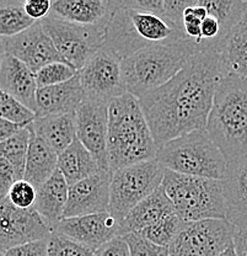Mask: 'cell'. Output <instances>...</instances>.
I'll return each instance as SVG.
<instances>
[{
  "instance_id": "6da1fadb",
  "label": "cell",
  "mask_w": 247,
  "mask_h": 256,
  "mask_svg": "<svg viewBox=\"0 0 247 256\" xmlns=\"http://www.w3.org/2000/svg\"><path fill=\"white\" fill-rule=\"evenodd\" d=\"M225 76L219 50L204 48L169 82L140 98L156 148L193 130H206L215 90Z\"/></svg>"
},
{
  "instance_id": "7a4b0ae2",
  "label": "cell",
  "mask_w": 247,
  "mask_h": 256,
  "mask_svg": "<svg viewBox=\"0 0 247 256\" xmlns=\"http://www.w3.org/2000/svg\"><path fill=\"white\" fill-rule=\"evenodd\" d=\"M179 42L191 41L182 26L166 14L140 8L135 0L115 2V10L105 30L103 47L121 60L144 48Z\"/></svg>"
},
{
  "instance_id": "3957f363",
  "label": "cell",
  "mask_w": 247,
  "mask_h": 256,
  "mask_svg": "<svg viewBox=\"0 0 247 256\" xmlns=\"http://www.w3.org/2000/svg\"><path fill=\"white\" fill-rule=\"evenodd\" d=\"M156 148L139 98L124 94L108 105L107 154L111 174L155 159Z\"/></svg>"
},
{
  "instance_id": "277c9868",
  "label": "cell",
  "mask_w": 247,
  "mask_h": 256,
  "mask_svg": "<svg viewBox=\"0 0 247 256\" xmlns=\"http://www.w3.org/2000/svg\"><path fill=\"white\" fill-rule=\"evenodd\" d=\"M206 130L228 162L247 156V78L234 74L223 76Z\"/></svg>"
},
{
  "instance_id": "5b68a950",
  "label": "cell",
  "mask_w": 247,
  "mask_h": 256,
  "mask_svg": "<svg viewBox=\"0 0 247 256\" xmlns=\"http://www.w3.org/2000/svg\"><path fill=\"white\" fill-rule=\"evenodd\" d=\"M198 50L192 42H179L144 48L124 58L121 68L126 92L140 100L176 76Z\"/></svg>"
},
{
  "instance_id": "8992f818",
  "label": "cell",
  "mask_w": 247,
  "mask_h": 256,
  "mask_svg": "<svg viewBox=\"0 0 247 256\" xmlns=\"http://www.w3.org/2000/svg\"><path fill=\"white\" fill-rule=\"evenodd\" d=\"M155 160L177 174L222 180L228 162L206 130H193L164 144Z\"/></svg>"
},
{
  "instance_id": "52a82bcc",
  "label": "cell",
  "mask_w": 247,
  "mask_h": 256,
  "mask_svg": "<svg viewBox=\"0 0 247 256\" xmlns=\"http://www.w3.org/2000/svg\"><path fill=\"white\" fill-rule=\"evenodd\" d=\"M161 186L175 212L185 223L227 220L224 191L220 180L177 174L165 170Z\"/></svg>"
},
{
  "instance_id": "ba28073f",
  "label": "cell",
  "mask_w": 247,
  "mask_h": 256,
  "mask_svg": "<svg viewBox=\"0 0 247 256\" xmlns=\"http://www.w3.org/2000/svg\"><path fill=\"white\" fill-rule=\"evenodd\" d=\"M165 169L155 159L122 168L112 174L108 213L121 223L135 206L161 186Z\"/></svg>"
},
{
  "instance_id": "9c48e42d",
  "label": "cell",
  "mask_w": 247,
  "mask_h": 256,
  "mask_svg": "<svg viewBox=\"0 0 247 256\" xmlns=\"http://www.w3.org/2000/svg\"><path fill=\"white\" fill-rule=\"evenodd\" d=\"M41 25L62 60L78 72L103 46L105 30L75 25L49 15L41 20Z\"/></svg>"
},
{
  "instance_id": "30bf717a",
  "label": "cell",
  "mask_w": 247,
  "mask_h": 256,
  "mask_svg": "<svg viewBox=\"0 0 247 256\" xmlns=\"http://www.w3.org/2000/svg\"><path fill=\"white\" fill-rule=\"evenodd\" d=\"M235 229L227 220L186 223L169 245V256H219L233 244Z\"/></svg>"
},
{
  "instance_id": "8fae6325",
  "label": "cell",
  "mask_w": 247,
  "mask_h": 256,
  "mask_svg": "<svg viewBox=\"0 0 247 256\" xmlns=\"http://www.w3.org/2000/svg\"><path fill=\"white\" fill-rule=\"evenodd\" d=\"M78 74L85 98L110 104L113 98L127 94L121 60L103 46L85 63Z\"/></svg>"
},
{
  "instance_id": "7c38bea8",
  "label": "cell",
  "mask_w": 247,
  "mask_h": 256,
  "mask_svg": "<svg viewBox=\"0 0 247 256\" xmlns=\"http://www.w3.org/2000/svg\"><path fill=\"white\" fill-rule=\"evenodd\" d=\"M52 229L42 220L34 208L15 207L7 197L0 198V252L48 239Z\"/></svg>"
},
{
  "instance_id": "4fadbf2b",
  "label": "cell",
  "mask_w": 247,
  "mask_h": 256,
  "mask_svg": "<svg viewBox=\"0 0 247 256\" xmlns=\"http://www.w3.org/2000/svg\"><path fill=\"white\" fill-rule=\"evenodd\" d=\"M108 105L110 104L103 101L85 98L75 114L76 140L91 153L105 172H110L107 154Z\"/></svg>"
},
{
  "instance_id": "5bb4252c",
  "label": "cell",
  "mask_w": 247,
  "mask_h": 256,
  "mask_svg": "<svg viewBox=\"0 0 247 256\" xmlns=\"http://www.w3.org/2000/svg\"><path fill=\"white\" fill-rule=\"evenodd\" d=\"M1 46L5 54L17 58L34 74L47 64L64 62L50 37L42 28L41 21L34 22L30 28L17 36L1 38Z\"/></svg>"
},
{
  "instance_id": "9a60e30c",
  "label": "cell",
  "mask_w": 247,
  "mask_h": 256,
  "mask_svg": "<svg viewBox=\"0 0 247 256\" xmlns=\"http://www.w3.org/2000/svg\"><path fill=\"white\" fill-rule=\"evenodd\" d=\"M119 223L108 212L80 217L63 218L54 226L52 233L66 238L96 252L102 245L118 236Z\"/></svg>"
},
{
  "instance_id": "2e32d148",
  "label": "cell",
  "mask_w": 247,
  "mask_h": 256,
  "mask_svg": "<svg viewBox=\"0 0 247 256\" xmlns=\"http://www.w3.org/2000/svg\"><path fill=\"white\" fill-rule=\"evenodd\" d=\"M111 178L112 174L110 172L102 170L99 174L70 186L63 218L108 212Z\"/></svg>"
},
{
  "instance_id": "e0dca14e",
  "label": "cell",
  "mask_w": 247,
  "mask_h": 256,
  "mask_svg": "<svg viewBox=\"0 0 247 256\" xmlns=\"http://www.w3.org/2000/svg\"><path fill=\"white\" fill-rule=\"evenodd\" d=\"M115 10L112 0H55L49 16L85 28L106 30Z\"/></svg>"
},
{
  "instance_id": "ac0fdd59",
  "label": "cell",
  "mask_w": 247,
  "mask_h": 256,
  "mask_svg": "<svg viewBox=\"0 0 247 256\" xmlns=\"http://www.w3.org/2000/svg\"><path fill=\"white\" fill-rule=\"evenodd\" d=\"M227 220L235 228L247 226V156L229 162L222 180Z\"/></svg>"
},
{
  "instance_id": "d6986e66",
  "label": "cell",
  "mask_w": 247,
  "mask_h": 256,
  "mask_svg": "<svg viewBox=\"0 0 247 256\" xmlns=\"http://www.w3.org/2000/svg\"><path fill=\"white\" fill-rule=\"evenodd\" d=\"M85 98L79 74L73 79L53 86L38 88L36 92V117L76 114Z\"/></svg>"
},
{
  "instance_id": "ffe728a7",
  "label": "cell",
  "mask_w": 247,
  "mask_h": 256,
  "mask_svg": "<svg viewBox=\"0 0 247 256\" xmlns=\"http://www.w3.org/2000/svg\"><path fill=\"white\" fill-rule=\"evenodd\" d=\"M0 89L34 114L36 92L38 89L36 76L25 63L10 54H5L0 64Z\"/></svg>"
},
{
  "instance_id": "44dd1931",
  "label": "cell",
  "mask_w": 247,
  "mask_h": 256,
  "mask_svg": "<svg viewBox=\"0 0 247 256\" xmlns=\"http://www.w3.org/2000/svg\"><path fill=\"white\" fill-rule=\"evenodd\" d=\"M174 213H176L175 208L164 188L160 186L144 201L133 208L129 214L119 223L118 236H123L129 233H140L143 229Z\"/></svg>"
},
{
  "instance_id": "7402d4cb",
  "label": "cell",
  "mask_w": 247,
  "mask_h": 256,
  "mask_svg": "<svg viewBox=\"0 0 247 256\" xmlns=\"http://www.w3.org/2000/svg\"><path fill=\"white\" fill-rule=\"evenodd\" d=\"M69 185L59 170L54 172L41 188H37L34 210L50 229H54L63 220L66 202H68Z\"/></svg>"
},
{
  "instance_id": "603a6c76",
  "label": "cell",
  "mask_w": 247,
  "mask_h": 256,
  "mask_svg": "<svg viewBox=\"0 0 247 256\" xmlns=\"http://www.w3.org/2000/svg\"><path fill=\"white\" fill-rule=\"evenodd\" d=\"M31 127L58 156L76 140L75 114L36 117Z\"/></svg>"
},
{
  "instance_id": "cb8c5ba5",
  "label": "cell",
  "mask_w": 247,
  "mask_h": 256,
  "mask_svg": "<svg viewBox=\"0 0 247 256\" xmlns=\"http://www.w3.org/2000/svg\"><path fill=\"white\" fill-rule=\"evenodd\" d=\"M219 54L227 76L247 78V10L225 37Z\"/></svg>"
},
{
  "instance_id": "d4e9b609",
  "label": "cell",
  "mask_w": 247,
  "mask_h": 256,
  "mask_svg": "<svg viewBox=\"0 0 247 256\" xmlns=\"http://www.w3.org/2000/svg\"><path fill=\"white\" fill-rule=\"evenodd\" d=\"M58 170L64 176L69 188L102 172L91 153L78 140L58 156Z\"/></svg>"
},
{
  "instance_id": "484cf974",
  "label": "cell",
  "mask_w": 247,
  "mask_h": 256,
  "mask_svg": "<svg viewBox=\"0 0 247 256\" xmlns=\"http://www.w3.org/2000/svg\"><path fill=\"white\" fill-rule=\"evenodd\" d=\"M58 170V154L33 133L28 146L23 180L31 185L41 188L47 180Z\"/></svg>"
},
{
  "instance_id": "4316f807",
  "label": "cell",
  "mask_w": 247,
  "mask_h": 256,
  "mask_svg": "<svg viewBox=\"0 0 247 256\" xmlns=\"http://www.w3.org/2000/svg\"><path fill=\"white\" fill-rule=\"evenodd\" d=\"M32 134L33 130L30 124L15 133L14 136L7 138L6 140L0 143V154L12 165L17 180L23 178V174H25L28 146H30Z\"/></svg>"
},
{
  "instance_id": "83f0119b",
  "label": "cell",
  "mask_w": 247,
  "mask_h": 256,
  "mask_svg": "<svg viewBox=\"0 0 247 256\" xmlns=\"http://www.w3.org/2000/svg\"><path fill=\"white\" fill-rule=\"evenodd\" d=\"M23 2H0V38L17 36L36 22L26 14Z\"/></svg>"
},
{
  "instance_id": "f1b7e54d",
  "label": "cell",
  "mask_w": 247,
  "mask_h": 256,
  "mask_svg": "<svg viewBox=\"0 0 247 256\" xmlns=\"http://www.w3.org/2000/svg\"><path fill=\"white\" fill-rule=\"evenodd\" d=\"M201 2L209 15L217 18L227 36L247 10L245 0H201Z\"/></svg>"
},
{
  "instance_id": "f546056e",
  "label": "cell",
  "mask_w": 247,
  "mask_h": 256,
  "mask_svg": "<svg viewBox=\"0 0 247 256\" xmlns=\"http://www.w3.org/2000/svg\"><path fill=\"white\" fill-rule=\"evenodd\" d=\"M185 224L181 218L176 213H174V214L166 216L159 222L151 224L148 228L143 229L139 234L159 246L169 248V245L171 244L172 240L179 234Z\"/></svg>"
},
{
  "instance_id": "4dcf8cb0",
  "label": "cell",
  "mask_w": 247,
  "mask_h": 256,
  "mask_svg": "<svg viewBox=\"0 0 247 256\" xmlns=\"http://www.w3.org/2000/svg\"><path fill=\"white\" fill-rule=\"evenodd\" d=\"M76 74H78V70L69 64L64 62H54L47 64L43 68L39 69L34 74V76H36L37 88H46L69 82Z\"/></svg>"
},
{
  "instance_id": "1f68e13d",
  "label": "cell",
  "mask_w": 247,
  "mask_h": 256,
  "mask_svg": "<svg viewBox=\"0 0 247 256\" xmlns=\"http://www.w3.org/2000/svg\"><path fill=\"white\" fill-rule=\"evenodd\" d=\"M0 118L27 126L32 124L36 114L18 102L16 98L0 89Z\"/></svg>"
},
{
  "instance_id": "d6a6232c",
  "label": "cell",
  "mask_w": 247,
  "mask_h": 256,
  "mask_svg": "<svg viewBox=\"0 0 247 256\" xmlns=\"http://www.w3.org/2000/svg\"><path fill=\"white\" fill-rule=\"evenodd\" d=\"M48 256H95V252L64 236L52 233L48 238Z\"/></svg>"
},
{
  "instance_id": "836d02e7",
  "label": "cell",
  "mask_w": 247,
  "mask_h": 256,
  "mask_svg": "<svg viewBox=\"0 0 247 256\" xmlns=\"http://www.w3.org/2000/svg\"><path fill=\"white\" fill-rule=\"evenodd\" d=\"M123 238L128 244L131 256H169V248L159 246L139 233L126 234Z\"/></svg>"
},
{
  "instance_id": "e575fe53",
  "label": "cell",
  "mask_w": 247,
  "mask_h": 256,
  "mask_svg": "<svg viewBox=\"0 0 247 256\" xmlns=\"http://www.w3.org/2000/svg\"><path fill=\"white\" fill-rule=\"evenodd\" d=\"M6 197L15 207L28 210V208H33L34 206L37 190L28 181L21 178V180L15 181Z\"/></svg>"
},
{
  "instance_id": "d590c367",
  "label": "cell",
  "mask_w": 247,
  "mask_h": 256,
  "mask_svg": "<svg viewBox=\"0 0 247 256\" xmlns=\"http://www.w3.org/2000/svg\"><path fill=\"white\" fill-rule=\"evenodd\" d=\"M4 256H48V239L18 245L5 252Z\"/></svg>"
},
{
  "instance_id": "8d00e7d4",
  "label": "cell",
  "mask_w": 247,
  "mask_h": 256,
  "mask_svg": "<svg viewBox=\"0 0 247 256\" xmlns=\"http://www.w3.org/2000/svg\"><path fill=\"white\" fill-rule=\"evenodd\" d=\"M17 181L12 165L0 154V198H5L10 188Z\"/></svg>"
},
{
  "instance_id": "74e56055",
  "label": "cell",
  "mask_w": 247,
  "mask_h": 256,
  "mask_svg": "<svg viewBox=\"0 0 247 256\" xmlns=\"http://www.w3.org/2000/svg\"><path fill=\"white\" fill-rule=\"evenodd\" d=\"M95 256H131V250L123 236H116L96 250Z\"/></svg>"
},
{
  "instance_id": "f35d334b",
  "label": "cell",
  "mask_w": 247,
  "mask_h": 256,
  "mask_svg": "<svg viewBox=\"0 0 247 256\" xmlns=\"http://www.w3.org/2000/svg\"><path fill=\"white\" fill-rule=\"evenodd\" d=\"M26 14L33 21H41L50 14L52 2L50 0H27L23 2Z\"/></svg>"
},
{
  "instance_id": "ab89813d",
  "label": "cell",
  "mask_w": 247,
  "mask_h": 256,
  "mask_svg": "<svg viewBox=\"0 0 247 256\" xmlns=\"http://www.w3.org/2000/svg\"><path fill=\"white\" fill-rule=\"evenodd\" d=\"M233 244L236 256H247V226L235 229Z\"/></svg>"
},
{
  "instance_id": "60d3db41",
  "label": "cell",
  "mask_w": 247,
  "mask_h": 256,
  "mask_svg": "<svg viewBox=\"0 0 247 256\" xmlns=\"http://www.w3.org/2000/svg\"><path fill=\"white\" fill-rule=\"evenodd\" d=\"M23 127H26L25 124H14V122L6 121L4 118H0V143L14 136L15 133L22 130Z\"/></svg>"
},
{
  "instance_id": "b9f144b4",
  "label": "cell",
  "mask_w": 247,
  "mask_h": 256,
  "mask_svg": "<svg viewBox=\"0 0 247 256\" xmlns=\"http://www.w3.org/2000/svg\"><path fill=\"white\" fill-rule=\"evenodd\" d=\"M219 256H236L235 249H234V244H231L230 246L228 248V249L225 250V252H223Z\"/></svg>"
},
{
  "instance_id": "7bdbcfd3",
  "label": "cell",
  "mask_w": 247,
  "mask_h": 256,
  "mask_svg": "<svg viewBox=\"0 0 247 256\" xmlns=\"http://www.w3.org/2000/svg\"><path fill=\"white\" fill-rule=\"evenodd\" d=\"M5 53L4 50H2V46H1V38H0V64L2 62V58H4Z\"/></svg>"
},
{
  "instance_id": "ee69618b",
  "label": "cell",
  "mask_w": 247,
  "mask_h": 256,
  "mask_svg": "<svg viewBox=\"0 0 247 256\" xmlns=\"http://www.w3.org/2000/svg\"><path fill=\"white\" fill-rule=\"evenodd\" d=\"M0 256H4V252H0Z\"/></svg>"
},
{
  "instance_id": "f6af8a7d",
  "label": "cell",
  "mask_w": 247,
  "mask_h": 256,
  "mask_svg": "<svg viewBox=\"0 0 247 256\" xmlns=\"http://www.w3.org/2000/svg\"><path fill=\"white\" fill-rule=\"evenodd\" d=\"M245 2H246V6H247V0H245Z\"/></svg>"
}]
</instances>
